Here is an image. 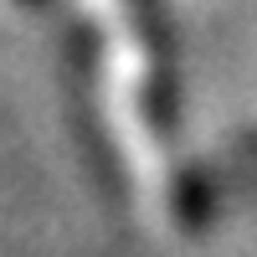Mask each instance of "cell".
Instances as JSON below:
<instances>
[]
</instances>
